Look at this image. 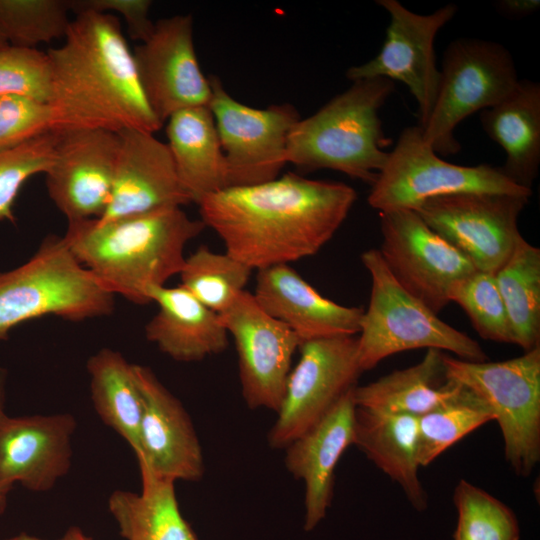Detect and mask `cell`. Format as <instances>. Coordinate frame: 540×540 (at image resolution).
<instances>
[{"label":"cell","mask_w":540,"mask_h":540,"mask_svg":"<svg viewBox=\"0 0 540 540\" xmlns=\"http://www.w3.org/2000/svg\"><path fill=\"white\" fill-rule=\"evenodd\" d=\"M357 199L341 182L292 172L268 182L228 187L203 197L200 220L226 253L252 270L316 254L337 232Z\"/></svg>","instance_id":"6da1fadb"},{"label":"cell","mask_w":540,"mask_h":540,"mask_svg":"<svg viewBox=\"0 0 540 540\" xmlns=\"http://www.w3.org/2000/svg\"><path fill=\"white\" fill-rule=\"evenodd\" d=\"M47 55L54 132L138 129L154 134L162 127L145 98L133 52L115 15L77 14L63 44Z\"/></svg>","instance_id":"7a4b0ae2"},{"label":"cell","mask_w":540,"mask_h":540,"mask_svg":"<svg viewBox=\"0 0 540 540\" xmlns=\"http://www.w3.org/2000/svg\"><path fill=\"white\" fill-rule=\"evenodd\" d=\"M205 228L181 207L110 220L68 222L62 236L75 258L112 294L152 303L149 293L179 275L185 247Z\"/></svg>","instance_id":"3957f363"},{"label":"cell","mask_w":540,"mask_h":540,"mask_svg":"<svg viewBox=\"0 0 540 540\" xmlns=\"http://www.w3.org/2000/svg\"><path fill=\"white\" fill-rule=\"evenodd\" d=\"M395 90L387 78L354 81L313 115L292 127L286 161L304 171L332 169L370 186L385 165L391 144L380 109Z\"/></svg>","instance_id":"277c9868"},{"label":"cell","mask_w":540,"mask_h":540,"mask_svg":"<svg viewBox=\"0 0 540 540\" xmlns=\"http://www.w3.org/2000/svg\"><path fill=\"white\" fill-rule=\"evenodd\" d=\"M108 291L72 254L63 237L49 235L22 265L0 271V340L18 325L45 316L82 321L114 310Z\"/></svg>","instance_id":"5b68a950"},{"label":"cell","mask_w":540,"mask_h":540,"mask_svg":"<svg viewBox=\"0 0 540 540\" xmlns=\"http://www.w3.org/2000/svg\"><path fill=\"white\" fill-rule=\"evenodd\" d=\"M361 261L372 281L357 338L363 372L391 355L422 348L450 351L465 361H487L477 341L442 321L394 279L379 250L363 252Z\"/></svg>","instance_id":"8992f818"},{"label":"cell","mask_w":540,"mask_h":540,"mask_svg":"<svg viewBox=\"0 0 540 540\" xmlns=\"http://www.w3.org/2000/svg\"><path fill=\"white\" fill-rule=\"evenodd\" d=\"M446 377L481 399L501 430L504 456L526 477L540 461V347L498 362L444 355Z\"/></svg>","instance_id":"52a82bcc"},{"label":"cell","mask_w":540,"mask_h":540,"mask_svg":"<svg viewBox=\"0 0 540 540\" xmlns=\"http://www.w3.org/2000/svg\"><path fill=\"white\" fill-rule=\"evenodd\" d=\"M510 51L479 38L453 40L443 54L437 97L422 128L424 140L441 156L461 149L454 132L471 114L507 98L519 82Z\"/></svg>","instance_id":"ba28073f"},{"label":"cell","mask_w":540,"mask_h":540,"mask_svg":"<svg viewBox=\"0 0 540 540\" xmlns=\"http://www.w3.org/2000/svg\"><path fill=\"white\" fill-rule=\"evenodd\" d=\"M458 193L531 196L500 167L463 166L443 160L424 140L419 125L404 128L371 186L368 204L379 212L416 210L430 198Z\"/></svg>","instance_id":"9c48e42d"},{"label":"cell","mask_w":540,"mask_h":540,"mask_svg":"<svg viewBox=\"0 0 540 540\" xmlns=\"http://www.w3.org/2000/svg\"><path fill=\"white\" fill-rule=\"evenodd\" d=\"M291 369L277 418L269 430L271 448L285 449L315 425L351 389L363 372L355 336L305 341Z\"/></svg>","instance_id":"30bf717a"},{"label":"cell","mask_w":540,"mask_h":540,"mask_svg":"<svg viewBox=\"0 0 540 540\" xmlns=\"http://www.w3.org/2000/svg\"><path fill=\"white\" fill-rule=\"evenodd\" d=\"M529 196L458 193L430 198L415 211L476 270L495 274L522 237L518 218Z\"/></svg>","instance_id":"8fae6325"},{"label":"cell","mask_w":540,"mask_h":540,"mask_svg":"<svg viewBox=\"0 0 540 540\" xmlns=\"http://www.w3.org/2000/svg\"><path fill=\"white\" fill-rule=\"evenodd\" d=\"M208 79L209 108L226 159L228 187L276 179L287 163L288 135L300 119L296 108L286 103L265 109L249 107L230 96L216 76Z\"/></svg>","instance_id":"7c38bea8"},{"label":"cell","mask_w":540,"mask_h":540,"mask_svg":"<svg viewBox=\"0 0 540 540\" xmlns=\"http://www.w3.org/2000/svg\"><path fill=\"white\" fill-rule=\"evenodd\" d=\"M380 255L394 279L438 315L451 288L476 271L456 248L434 232L415 210L379 212Z\"/></svg>","instance_id":"4fadbf2b"},{"label":"cell","mask_w":540,"mask_h":540,"mask_svg":"<svg viewBox=\"0 0 540 540\" xmlns=\"http://www.w3.org/2000/svg\"><path fill=\"white\" fill-rule=\"evenodd\" d=\"M376 4L390 17L383 45L376 57L350 67L346 77L352 82L378 77L402 82L418 103V125L423 127L440 82L434 41L440 29L457 14L458 7L450 3L430 14H418L397 0H377Z\"/></svg>","instance_id":"5bb4252c"},{"label":"cell","mask_w":540,"mask_h":540,"mask_svg":"<svg viewBox=\"0 0 540 540\" xmlns=\"http://www.w3.org/2000/svg\"><path fill=\"white\" fill-rule=\"evenodd\" d=\"M218 316L235 343L245 403L251 409L277 412L300 339L268 315L246 290Z\"/></svg>","instance_id":"9a60e30c"},{"label":"cell","mask_w":540,"mask_h":540,"mask_svg":"<svg viewBox=\"0 0 540 540\" xmlns=\"http://www.w3.org/2000/svg\"><path fill=\"white\" fill-rule=\"evenodd\" d=\"M133 55L145 98L162 124L177 111L209 107L211 85L198 63L190 14L158 20Z\"/></svg>","instance_id":"2e32d148"},{"label":"cell","mask_w":540,"mask_h":540,"mask_svg":"<svg viewBox=\"0 0 540 540\" xmlns=\"http://www.w3.org/2000/svg\"><path fill=\"white\" fill-rule=\"evenodd\" d=\"M57 133L54 159L45 173L48 195L68 222L98 219L111 196L118 133L104 129Z\"/></svg>","instance_id":"e0dca14e"},{"label":"cell","mask_w":540,"mask_h":540,"mask_svg":"<svg viewBox=\"0 0 540 540\" xmlns=\"http://www.w3.org/2000/svg\"><path fill=\"white\" fill-rule=\"evenodd\" d=\"M134 372L142 406L138 464L173 482L200 480L203 453L188 412L150 368L134 364Z\"/></svg>","instance_id":"ac0fdd59"},{"label":"cell","mask_w":540,"mask_h":540,"mask_svg":"<svg viewBox=\"0 0 540 540\" xmlns=\"http://www.w3.org/2000/svg\"><path fill=\"white\" fill-rule=\"evenodd\" d=\"M72 414L0 416V482L11 490L16 483L34 492L52 489L70 470Z\"/></svg>","instance_id":"d6986e66"},{"label":"cell","mask_w":540,"mask_h":540,"mask_svg":"<svg viewBox=\"0 0 540 540\" xmlns=\"http://www.w3.org/2000/svg\"><path fill=\"white\" fill-rule=\"evenodd\" d=\"M118 136L111 196L99 220L192 203L166 143L138 129H124Z\"/></svg>","instance_id":"ffe728a7"},{"label":"cell","mask_w":540,"mask_h":540,"mask_svg":"<svg viewBox=\"0 0 540 540\" xmlns=\"http://www.w3.org/2000/svg\"><path fill=\"white\" fill-rule=\"evenodd\" d=\"M253 294L259 306L300 339L354 336L364 309L340 305L322 296L288 264L257 270Z\"/></svg>","instance_id":"44dd1931"},{"label":"cell","mask_w":540,"mask_h":540,"mask_svg":"<svg viewBox=\"0 0 540 540\" xmlns=\"http://www.w3.org/2000/svg\"><path fill=\"white\" fill-rule=\"evenodd\" d=\"M354 388L284 449L288 472L304 482L306 531L313 530L325 518L333 498L337 463L353 445Z\"/></svg>","instance_id":"7402d4cb"},{"label":"cell","mask_w":540,"mask_h":540,"mask_svg":"<svg viewBox=\"0 0 540 540\" xmlns=\"http://www.w3.org/2000/svg\"><path fill=\"white\" fill-rule=\"evenodd\" d=\"M157 313L145 326V336L161 352L181 362L200 361L223 352L228 333L217 313L182 286L156 287L149 293Z\"/></svg>","instance_id":"603a6c76"},{"label":"cell","mask_w":540,"mask_h":540,"mask_svg":"<svg viewBox=\"0 0 540 540\" xmlns=\"http://www.w3.org/2000/svg\"><path fill=\"white\" fill-rule=\"evenodd\" d=\"M353 445L401 487L414 509L426 510L428 496L418 475V417L355 406Z\"/></svg>","instance_id":"cb8c5ba5"},{"label":"cell","mask_w":540,"mask_h":540,"mask_svg":"<svg viewBox=\"0 0 540 540\" xmlns=\"http://www.w3.org/2000/svg\"><path fill=\"white\" fill-rule=\"evenodd\" d=\"M479 119L487 136L505 152L503 174L531 190L540 166V84L519 80L507 98L480 111Z\"/></svg>","instance_id":"d4e9b609"},{"label":"cell","mask_w":540,"mask_h":540,"mask_svg":"<svg viewBox=\"0 0 540 540\" xmlns=\"http://www.w3.org/2000/svg\"><path fill=\"white\" fill-rule=\"evenodd\" d=\"M167 146L192 202L228 187L227 164L208 106L187 108L167 120Z\"/></svg>","instance_id":"484cf974"},{"label":"cell","mask_w":540,"mask_h":540,"mask_svg":"<svg viewBox=\"0 0 540 540\" xmlns=\"http://www.w3.org/2000/svg\"><path fill=\"white\" fill-rule=\"evenodd\" d=\"M443 351L427 349L417 364L356 386L355 406L420 417L453 398L461 385L446 377Z\"/></svg>","instance_id":"4316f807"},{"label":"cell","mask_w":540,"mask_h":540,"mask_svg":"<svg viewBox=\"0 0 540 540\" xmlns=\"http://www.w3.org/2000/svg\"><path fill=\"white\" fill-rule=\"evenodd\" d=\"M138 465L141 492L116 490L108 499L120 535L126 540H198L180 511L175 482Z\"/></svg>","instance_id":"83f0119b"},{"label":"cell","mask_w":540,"mask_h":540,"mask_svg":"<svg viewBox=\"0 0 540 540\" xmlns=\"http://www.w3.org/2000/svg\"><path fill=\"white\" fill-rule=\"evenodd\" d=\"M90 393L99 418L139 452L141 397L134 364L110 348H102L87 361Z\"/></svg>","instance_id":"f1b7e54d"},{"label":"cell","mask_w":540,"mask_h":540,"mask_svg":"<svg viewBox=\"0 0 540 540\" xmlns=\"http://www.w3.org/2000/svg\"><path fill=\"white\" fill-rule=\"evenodd\" d=\"M494 275L514 344L524 352L540 347V249L521 237Z\"/></svg>","instance_id":"f546056e"},{"label":"cell","mask_w":540,"mask_h":540,"mask_svg":"<svg viewBox=\"0 0 540 540\" xmlns=\"http://www.w3.org/2000/svg\"><path fill=\"white\" fill-rule=\"evenodd\" d=\"M493 420L488 406L461 385L453 398L418 417L419 466H428L466 435Z\"/></svg>","instance_id":"4dcf8cb0"},{"label":"cell","mask_w":540,"mask_h":540,"mask_svg":"<svg viewBox=\"0 0 540 540\" xmlns=\"http://www.w3.org/2000/svg\"><path fill=\"white\" fill-rule=\"evenodd\" d=\"M252 271L228 253H217L202 245L185 258L179 273L180 286L219 314L245 290Z\"/></svg>","instance_id":"1f68e13d"},{"label":"cell","mask_w":540,"mask_h":540,"mask_svg":"<svg viewBox=\"0 0 540 540\" xmlns=\"http://www.w3.org/2000/svg\"><path fill=\"white\" fill-rule=\"evenodd\" d=\"M453 502L458 516L453 540H520L514 512L484 489L461 479Z\"/></svg>","instance_id":"d6a6232c"},{"label":"cell","mask_w":540,"mask_h":540,"mask_svg":"<svg viewBox=\"0 0 540 540\" xmlns=\"http://www.w3.org/2000/svg\"><path fill=\"white\" fill-rule=\"evenodd\" d=\"M67 0H0V33L13 46L35 48L65 37Z\"/></svg>","instance_id":"836d02e7"},{"label":"cell","mask_w":540,"mask_h":540,"mask_svg":"<svg viewBox=\"0 0 540 540\" xmlns=\"http://www.w3.org/2000/svg\"><path fill=\"white\" fill-rule=\"evenodd\" d=\"M449 301L457 303L464 310L483 339L514 344L506 307L494 274L474 271L451 288Z\"/></svg>","instance_id":"e575fe53"},{"label":"cell","mask_w":540,"mask_h":540,"mask_svg":"<svg viewBox=\"0 0 540 540\" xmlns=\"http://www.w3.org/2000/svg\"><path fill=\"white\" fill-rule=\"evenodd\" d=\"M57 132H48L14 147L0 149V221L14 223L15 200L32 176L52 164Z\"/></svg>","instance_id":"d590c367"},{"label":"cell","mask_w":540,"mask_h":540,"mask_svg":"<svg viewBox=\"0 0 540 540\" xmlns=\"http://www.w3.org/2000/svg\"><path fill=\"white\" fill-rule=\"evenodd\" d=\"M50 93L47 52L10 44L0 49V95H18L48 103Z\"/></svg>","instance_id":"8d00e7d4"},{"label":"cell","mask_w":540,"mask_h":540,"mask_svg":"<svg viewBox=\"0 0 540 540\" xmlns=\"http://www.w3.org/2000/svg\"><path fill=\"white\" fill-rule=\"evenodd\" d=\"M53 131L47 102L18 95H0V149L10 148Z\"/></svg>","instance_id":"74e56055"},{"label":"cell","mask_w":540,"mask_h":540,"mask_svg":"<svg viewBox=\"0 0 540 540\" xmlns=\"http://www.w3.org/2000/svg\"><path fill=\"white\" fill-rule=\"evenodd\" d=\"M69 4L76 15L84 12L119 14L134 40L145 41L154 29L155 23L149 17L152 6L149 0H69Z\"/></svg>","instance_id":"f35d334b"},{"label":"cell","mask_w":540,"mask_h":540,"mask_svg":"<svg viewBox=\"0 0 540 540\" xmlns=\"http://www.w3.org/2000/svg\"><path fill=\"white\" fill-rule=\"evenodd\" d=\"M497 11L508 18H523L535 13L539 0H500L495 3Z\"/></svg>","instance_id":"ab89813d"},{"label":"cell","mask_w":540,"mask_h":540,"mask_svg":"<svg viewBox=\"0 0 540 540\" xmlns=\"http://www.w3.org/2000/svg\"><path fill=\"white\" fill-rule=\"evenodd\" d=\"M6 384L7 373L4 369L0 368V416L5 412V398H6ZM9 490H7L0 482V515L5 512L7 506V496Z\"/></svg>","instance_id":"60d3db41"},{"label":"cell","mask_w":540,"mask_h":540,"mask_svg":"<svg viewBox=\"0 0 540 540\" xmlns=\"http://www.w3.org/2000/svg\"><path fill=\"white\" fill-rule=\"evenodd\" d=\"M58 540H92L79 527L72 526Z\"/></svg>","instance_id":"b9f144b4"},{"label":"cell","mask_w":540,"mask_h":540,"mask_svg":"<svg viewBox=\"0 0 540 540\" xmlns=\"http://www.w3.org/2000/svg\"><path fill=\"white\" fill-rule=\"evenodd\" d=\"M5 540H46L26 533H20Z\"/></svg>","instance_id":"7bdbcfd3"},{"label":"cell","mask_w":540,"mask_h":540,"mask_svg":"<svg viewBox=\"0 0 540 540\" xmlns=\"http://www.w3.org/2000/svg\"><path fill=\"white\" fill-rule=\"evenodd\" d=\"M7 45H8V43H7L6 39L0 33V49H2L3 47H5Z\"/></svg>","instance_id":"ee69618b"}]
</instances>
